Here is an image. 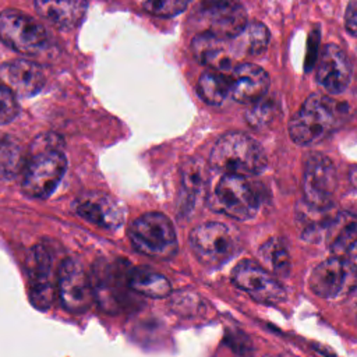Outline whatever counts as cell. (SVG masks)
I'll list each match as a JSON object with an SVG mask.
<instances>
[{"instance_id":"cell-1","label":"cell","mask_w":357,"mask_h":357,"mask_svg":"<svg viewBox=\"0 0 357 357\" xmlns=\"http://www.w3.org/2000/svg\"><path fill=\"white\" fill-rule=\"evenodd\" d=\"M66 169L63 139L52 132L36 137L22 170L21 187L24 194L31 198H47L61 181Z\"/></svg>"},{"instance_id":"cell-2","label":"cell","mask_w":357,"mask_h":357,"mask_svg":"<svg viewBox=\"0 0 357 357\" xmlns=\"http://www.w3.org/2000/svg\"><path fill=\"white\" fill-rule=\"evenodd\" d=\"M343 105L322 93L310 95L289 123L290 138L298 145H312L325 139L342 123Z\"/></svg>"},{"instance_id":"cell-3","label":"cell","mask_w":357,"mask_h":357,"mask_svg":"<svg viewBox=\"0 0 357 357\" xmlns=\"http://www.w3.org/2000/svg\"><path fill=\"white\" fill-rule=\"evenodd\" d=\"M209 165L222 174L257 176L266 169L268 160L262 146L244 132H227L212 146Z\"/></svg>"},{"instance_id":"cell-4","label":"cell","mask_w":357,"mask_h":357,"mask_svg":"<svg viewBox=\"0 0 357 357\" xmlns=\"http://www.w3.org/2000/svg\"><path fill=\"white\" fill-rule=\"evenodd\" d=\"M128 237L138 252L156 259H170L178 248L174 226L160 212H148L132 220Z\"/></svg>"},{"instance_id":"cell-5","label":"cell","mask_w":357,"mask_h":357,"mask_svg":"<svg viewBox=\"0 0 357 357\" xmlns=\"http://www.w3.org/2000/svg\"><path fill=\"white\" fill-rule=\"evenodd\" d=\"M188 241L198 261L211 268L222 266L241 250L238 231L219 222H206L194 227Z\"/></svg>"},{"instance_id":"cell-6","label":"cell","mask_w":357,"mask_h":357,"mask_svg":"<svg viewBox=\"0 0 357 357\" xmlns=\"http://www.w3.org/2000/svg\"><path fill=\"white\" fill-rule=\"evenodd\" d=\"M0 40L22 54H38L46 49L49 35L33 17L14 8L0 13Z\"/></svg>"},{"instance_id":"cell-7","label":"cell","mask_w":357,"mask_h":357,"mask_svg":"<svg viewBox=\"0 0 357 357\" xmlns=\"http://www.w3.org/2000/svg\"><path fill=\"white\" fill-rule=\"evenodd\" d=\"M127 271L124 262L99 261L89 275L93 298L110 314L121 311L130 303V291L132 290L127 282Z\"/></svg>"},{"instance_id":"cell-8","label":"cell","mask_w":357,"mask_h":357,"mask_svg":"<svg viewBox=\"0 0 357 357\" xmlns=\"http://www.w3.org/2000/svg\"><path fill=\"white\" fill-rule=\"evenodd\" d=\"M258 197L251 184L243 176L223 174L213 191V206L225 215L247 220L258 211Z\"/></svg>"},{"instance_id":"cell-9","label":"cell","mask_w":357,"mask_h":357,"mask_svg":"<svg viewBox=\"0 0 357 357\" xmlns=\"http://www.w3.org/2000/svg\"><path fill=\"white\" fill-rule=\"evenodd\" d=\"M337 176L333 162L319 152H312L304 169L303 201L315 208H333Z\"/></svg>"},{"instance_id":"cell-10","label":"cell","mask_w":357,"mask_h":357,"mask_svg":"<svg viewBox=\"0 0 357 357\" xmlns=\"http://www.w3.org/2000/svg\"><path fill=\"white\" fill-rule=\"evenodd\" d=\"M310 289L321 298H336L356 286V258L331 257L310 275Z\"/></svg>"},{"instance_id":"cell-11","label":"cell","mask_w":357,"mask_h":357,"mask_svg":"<svg viewBox=\"0 0 357 357\" xmlns=\"http://www.w3.org/2000/svg\"><path fill=\"white\" fill-rule=\"evenodd\" d=\"M231 280L258 303L278 304L286 298V290L279 280L255 261H240L231 272Z\"/></svg>"},{"instance_id":"cell-12","label":"cell","mask_w":357,"mask_h":357,"mask_svg":"<svg viewBox=\"0 0 357 357\" xmlns=\"http://www.w3.org/2000/svg\"><path fill=\"white\" fill-rule=\"evenodd\" d=\"M56 289L61 305L74 314L86 311L93 300L89 275H86L78 261L71 258L61 262L57 273Z\"/></svg>"},{"instance_id":"cell-13","label":"cell","mask_w":357,"mask_h":357,"mask_svg":"<svg viewBox=\"0 0 357 357\" xmlns=\"http://www.w3.org/2000/svg\"><path fill=\"white\" fill-rule=\"evenodd\" d=\"M197 17L204 26L202 31L223 38L234 36L247 22L240 0H201Z\"/></svg>"},{"instance_id":"cell-14","label":"cell","mask_w":357,"mask_h":357,"mask_svg":"<svg viewBox=\"0 0 357 357\" xmlns=\"http://www.w3.org/2000/svg\"><path fill=\"white\" fill-rule=\"evenodd\" d=\"M29 278V300L38 310H47L54 301L57 289L52 269V257L47 248L38 244L31 248L26 257Z\"/></svg>"},{"instance_id":"cell-15","label":"cell","mask_w":357,"mask_h":357,"mask_svg":"<svg viewBox=\"0 0 357 357\" xmlns=\"http://www.w3.org/2000/svg\"><path fill=\"white\" fill-rule=\"evenodd\" d=\"M74 211L84 220L106 230L120 227L126 218L121 204L102 191H91L77 198Z\"/></svg>"},{"instance_id":"cell-16","label":"cell","mask_w":357,"mask_h":357,"mask_svg":"<svg viewBox=\"0 0 357 357\" xmlns=\"http://www.w3.org/2000/svg\"><path fill=\"white\" fill-rule=\"evenodd\" d=\"M351 78V64L347 54L335 43H328L317 66V82L331 95L346 91Z\"/></svg>"},{"instance_id":"cell-17","label":"cell","mask_w":357,"mask_h":357,"mask_svg":"<svg viewBox=\"0 0 357 357\" xmlns=\"http://www.w3.org/2000/svg\"><path fill=\"white\" fill-rule=\"evenodd\" d=\"M229 75V98L237 103H254L269 89V75L252 63L236 64Z\"/></svg>"},{"instance_id":"cell-18","label":"cell","mask_w":357,"mask_h":357,"mask_svg":"<svg viewBox=\"0 0 357 357\" xmlns=\"http://www.w3.org/2000/svg\"><path fill=\"white\" fill-rule=\"evenodd\" d=\"M0 79L15 96L31 98L39 93L45 85L42 67L26 59H14L0 67Z\"/></svg>"},{"instance_id":"cell-19","label":"cell","mask_w":357,"mask_h":357,"mask_svg":"<svg viewBox=\"0 0 357 357\" xmlns=\"http://www.w3.org/2000/svg\"><path fill=\"white\" fill-rule=\"evenodd\" d=\"M194 57L204 66L218 71H230L236 64V56L231 49L230 38H223L206 31L195 35L191 42Z\"/></svg>"},{"instance_id":"cell-20","label":"cell","mask_w":357,"mask_h":357,"mask_svg":"<svg viewBox=\"0 0 357 357\" xmlns=\"http://www.w3.org/2000/svg\"><path fill=\"white\" fill-rule=\"evenodd\" d=\"M36 13L59 29L77 28L88 10V0H35Z\"/></svg>"},{"instance_id":"cell-21","label":"cell","mask_w":357,"mask_h":357,"mask_svg":"<svg viewBox=\"0 0 357 357\" xmlns=\"http://www.w3.org/2000/svg\"><path fill=\"white\" fill-rule=\"evenodd\" d=\"M357 220L353 212L335 215L326 229V238L331 252L335 257L356 258Z\"/></svg>"},{"instance_id":"cell-22","label":"cell","mask_w":357,"mask_h":357,"mask_svg":"<svg viewBox=\"0 0 357 357\" xmlns=\"http://www.w3.org/2000/svg\"><path fill=\"white\" fill-rule=\"evenodd\" d=\"M127 282L134 293L151 298H163L172 293V284L169 279L148 266L128 268Z\"/></svg>"},{"instance_id":"cell-23","label":"cell","mask_w":357,"mask_h":357,"mask_svg":"<svg viewBox=\"0 0 357 357\" xmlns=\"http://www.w3.org/2000/svg\"><path fill=\"white\" fill-rule=\"evenodd\" d=\"M230 43L237 59L243 56H257L266 49L269 31L262 22H245L240 32L230 38Z\"/></svg>"},{"instance_id":"cell-24","label":"cell","mask_w":357,"mask_h":357,"mask_svg":"<svg viewBox=\"0 0 357 357\" xmlns=\"http://www.w3.org/2000/svg\"><path fill=\"white\" fill-rule=\"evenodd\" d=\"M332 208H315L305 201L297 204V225L301 236L308 241H315L324 231H326L331 222L329 212Z\"/></svg>"},{"instance_id":"cell-25","label":"cell","mask_w":357,"mask_h":357,"mask_svg":"<svg viewBox=\"0 0 357 357\" xmlns=\"http://www.w3.org/2000/svg\"><path fill=\"white\" fill-rule=\"evenodd\" d=\"M25 163L22 145L13 137L0 135V180L14 178L24 170Z\"/></svg>"},{"instance_id":"cell-26","label":"cell","mask_w":357,"mask_h":357,"mask_svg":"<svg viewBox=\"0 0 357 357\" xmlns=\"http://www.w3.org/2000/svg\"><path fill=\"white\" fill-rule=\"evenodd\" d=\"M197 91L199 98L208 105L220 106L229 98V75L211 68L199 77Z\"/></svg>"},{"instance_id":"cell-27","label":"cell","mask_w":357,"mask_h":357,"mask_svg":"<svg viewBox=\"0 0 357 357\" xmlns=\"http://www.w3.org/2000/svg\"><path fill=\"white\" fill-rule=\"evenodd\" d=\"M208 166L202 159H188L181 167V187L191 202L204 191L208 181Z\"/></svg>"},{"instance_id":"cell-28","label":"cell","mask_w":357,"mask_h":357,"mask_svg":"<svg viewBox=\"0 0 357 357\" xmlns=\"http://www.w3.org/2000/svg\"><path fill=\"white\" fill-rule=\"evenodd\" d=\"M259 258L266 269L278 276L286 278L290 272V255L280 238H271L259 248Z\"/></svg>"},{"instance_id":"cell-29","label":"cell","mask_w":357,"mask_h":357,"mask_svg":"<svg viewBox=\"0 0 357 357\" xmlns=\"http://www.w3.org/2000/svg\"><path fill=\"white\" fill-rule=\"evenodd\" d=\"M190 0H144L142 7L152 15L174 17L183 13Z\"/></svg>"},{"instance_id":"cell-30","label":"cell","mask_w":357,"mask_h":357,"mask_svg":"<svg viewBox=\"0 0 357 357\" xmlns=\"http://www.w3.org/2000/svg\"><path fill=\"white\" fill-rule=\"evenodd\" d=\"M18 114V102L14 92L0 79V126L13 121Z\"/></svg>"},{"instance_id":"cell-31","label":"cell","mask_w":357,"mask_h":357,"mask_svg":"<svg viewBox=\"0 0 357 357\" xmlns=\"http://www.w3.org/2000/svg\"><path fill=\"white\" fill-rule=\"evenodd\" d=\"M264 98H261L257 102H254L252 107L248 110V113L245 116L248 124L255 127V128L268 124L271 121L273 113H275L273 106L269 102H265Z\"/></svg>"},{"instance_id":"cell-32","label":"cell","mask_w":357,"mask_h":357,"mask_svg":"<svg viewBox=\"0 0 357 357\" xmlns=\"http://www.w3.org/2000/svg\"><path fill=\"white\" fill-rule=\"evenodd\" d=\"M344 25L346 29L351 36L356 35V28H357V6L356 0H350L346 13H344Z\"/></svg>"}]
</instances>
